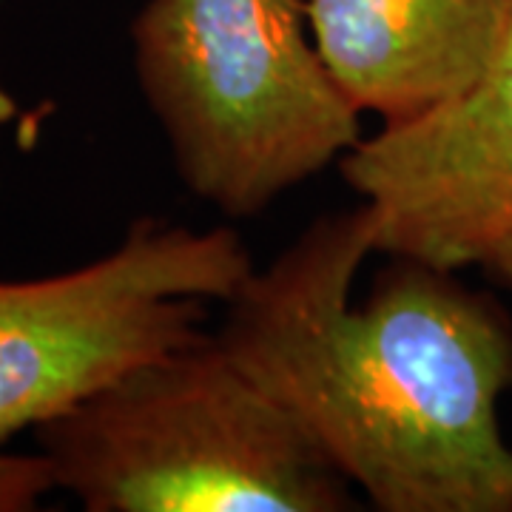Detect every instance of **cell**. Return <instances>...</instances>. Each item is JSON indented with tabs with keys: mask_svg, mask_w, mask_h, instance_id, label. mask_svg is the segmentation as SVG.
I'll use <instances>...</instances> for the list:
<instances>
[{
	"mask_svg": "<svg viewBox=\"0 0 512 512\" xmlns=\"http://www.w3.org/2000/svg\"><path fill=\"white\" fill-rule=\"evenodd\" d=\"M367 254V205L316 220L245 276L214 342L376 510L512 512L507 316L413 259L353 308Z\"/></svg>",
	"mask_w": 512,
	"mask_h": 512,
	"instance_id": "6da1fadb",
	"label": "cell"
},
{
	"mask_svg": "<svg viewBox=\"0 0 512 512\" xmlns=\"http://www.w3.org/2000/svg\"><path fill=\"white\" fill-rule=\"evenodd\" d=\"M92 512H339L353 484L214 336L128 367L35 427Z\"/></svg>",
	"mask_w": 512,
	"mask_h": 512,
	"instance_id": "7a4b0ae2",
	"label": "cell"
},
{
	"mask_svg": "<svg viewBox=\"0 0 512 512\" xmlns=\"http://www.w3.org/2000/svg\"><path fill=\"white\" fill-rule=\"evenodd\" d=\"M308 26V0H148L131 23L174 165L228 217L265 211L362 140Z\"/></svg>",
	"mask_w": 512,
	"mask_h": 512,
	"instance_id": "3957f363",
	"label": "cell"
},
{
	"mask_svg": "<svg viewBox=\"0 0 512 512\" xmlns=\"http://www.w3.org/2000/svg\"><path fill=\"white\" fill-rule=\"evenodd\" d=\"M251 271L231 228L143 217L80 271L0 282V510H26L52 487L46 458L6 456V441L128 367L200 342L205 302H228Z\"/></svg>",
	"mask_w": 512,
	"mask_h": 512,
	"instance_id": "277c9868",
	"label": "cell"
},
{
	"mask_svg": "<svg viewBox=\"0 0 512 512\" xmlns=\"http://www.w3.org/2000/svg\"><path fill=\"white\" fill-rule=\"evenodd\" d=\"M373 217V254L453 274L512 237V20L467 92L384 123L339 160Z\"/></svg>",
	"mask_w": 512,
	"mask_h": 512,
	"instance_id": "5b68a950",
	"label": "cell"
},
{
	"mask_svg": "<svg viewBox=\"0 0 512 512\" xmlns=\"http://www.w3.org/2000/svg\"><path fill=\"white\" fill-rule=\"evenodd\" d=\"M512 0H308L325 69L350 103L384 123L413 120L490 69Z\"/></svg>",
	"mask_w": 512,
	"mask_h": 512,
	"instance_id": "8992f818",
	"label": "cell"
},
{
	"mask_svg": "<svg viewBox=\"0 0 512 512\" xmlns=\"http://www.w3.org/2000/svg\"><path fill=\"white\" fill-rule=\"evenodd\" d=\"M487 268H493L495 274H501L504 279H510L512 282V237H507L498 245V251H495L493 259L487 262Z\"/></svg>",
	"mask_w": 512,
	"mask_h": 512,
	"instance_id": "52a82bcc",
	"label": "cell"
}]
</instances>
